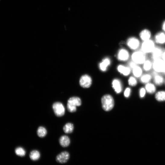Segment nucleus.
<instances>
[{
  "instance_id": "19",
  "label": "nucleus",
  "mask_w": 165,
  "mask_h": 165,
  "mask_svg": "<svg viewBox=\"0 0 165 165\" xmlns=\"http://www.w3.org/2000/svg\"><path fill=\"white\" fill-rule=\"evenodd\" d=\"M139 78L141 83L146 84L151 82L153 79V76L152 74L146 73L143 74Z\"/></svg>"
},
{
  "instance_id": "28",
  "label": "nucleus",
  "mask_w": 165,
  "mask_h": 165,
  "mask_svg": "<svg viewBox=\"0 0 165 165\" xmlns=\"http://www.w3.org/2000/svg\"><path fill=\"white\" fill-rule=\"evenodd\" d=\"M128 83L129 85L133 87L137 85L138 82L136 78L134 76H131L129 78Z\"/></svg>"
},
{
  "instance_id": "6",
  "label": "nucleus",
  "mask_w": 165,
  "mask_h": 165,
  "mask_svg": "<svg viewBox=\"0 0 165 165\" xmlns=\"http://www.w3.org/2000/svg\"><path fill=\"white\" fill-rule=\"evenodd\" d=\"M52 108L56 116L58 117H61L65 113V108L63 104L60 102H56L52 106Z\"/></svg>"
},
{
  "instance_id": "7",
  "label": "nucleus",
  "mask_w": 165,
  "mask_h": 165,
  "mask_svg": "<svg viewBox=\"0 0 165 165\" xmlns=\"http://www.w3.org/2000/svg\"><path fill=\"white\" fill-rule=\"evenodd\" d=\"M79 83L80 85L82 87L84 88H88L92 84V79L89 75H84L81 78Z\"/></svg>"
},
{
  "instance_id": "23",
  "label": "nucleus",
  "mask_w": 165,
  "mask_h": 165,
  "mask_svg": "<svg viewBox=\"0 0 165 165\" xmlns=\"http://www.w3.org/2000/svg\"><path fill=\"white\" fill-rule=\"evenodd\" d=\"M74 129V126L71 123H68L64 126L63 130L64 132L67 134L71 133L73 132Z\"/></svg>"
},
{
  "instance_id": "16",
  "label": "nucleus",
  "mask_w": 165,
  "mask_h": 165,
  "mask_svg": "<svg viewBox=\"0 0 165 165\" xmlns=\"http://www.w3.org/2000/svg\"><path fill=\"white\" fill-rule=\"evenodd\" d=\"M67 104L77 107L81 105V101L79 98L73 97L69 99L68 101Z\"/></svg>"
},
{
  "instance_id": "2",
  "label": "nucleus",
  "mask_w": 165,
  "mask_h": 165,
  "mask_svg": "<svg viewBox=\"0 0 165 165\" xmlns=\"http://www.w3.org/2000/svg\"><path fill=\"white\" fill-rule=\"evenodd\" d=\"M156 44L154 40L151 39L143 41V42L141 43L140 50L147 54H151L156 48Z\"/></svg>"
},
{
  "instance_id": "10",
  "label": "nucleus",
  "mask_w": 165,
  "mask_h": 165,
  "mask_svg": "<svg viewBox=\"0 0 165 165\" xmlns=\"http://www.w3.org/2000/svg\"><path fill=\"white\" fill-rule=\"evenodd\" d=\"M156 44L163 45L165 44V33L162 31L156 33L154 40Z\"/></svg>"
},
{
  "instance_id": "20",
  "label": "nucleus",
  "mask_w": 165,
  "mask_h": 165,
  "mask_svg": "<svg viewBox=\"0 0 165 165\" xmlns=\"http://www.w3.org/2000/svg\"><path fill=\"white\" fill-rule=\"evenodd\" d=\"M60 145L63 147H68L70 144V141L69 138L66 135L61 137L59 140Z\"/></svg>"
},
{
  "instance_id": "14",
  "label": "nucleus",
  "mask_w": 165,
  "mask_h": 165,
  "mask_svg": "<svg viewBox=\"0 0 165 165\" xmlns=\"http://www.w3.org/2000/svg\"><path fill=\"white\" fill-rule=\"evenodd\" d=\"M112 87L117 93H120L122 89V86L121 81L119 79H114L112 82Z\"/></svg>"
},
{
  "instance_id": "11",
  "label": "nucleus",
  "mask_w": 165,
  "mask_h": 165,
  "mask_svg": "<svg viewBox=\"0 0 165 165\" xmlns=\"http://www.w3.org/2000/svg\"><path fill=\"white\" fill-rule=\"evenodd\" d=\"M130 57L129 52L126 49H124L120 50L117 54V59L121 61H127Z\"/></svg>"
},
{
  "instance_id": "29",
  "label": "nucleus",
  "mask_w": 165,
  "mask_h": 165,
  "mask_svg": "<svg viewBox=\"0 0 165 165\" xmlns=\"http://www.w3.org/2000/svg\"><path fill=\"white\" fill-rule=\"evenodd\" d=\"M146 90L145 87H141L139 90V95L141 98H144L145 96Z\"/></svg>"
},
{
  "instance_id": "31",
  "label": "nucleus",
  "mask_w": 165,
  "mask_h": 165,
  "mask_svg": "<svg viewBox=\"0 0 165 165\" xmlns=\"http://www.w3.org/2000/svg\"><path fill=\"white\" fill-rule=\"evenodd\" d=\"M131 92V89L129 87L127 88L124 92V96L125 97H129L130 95Z\"/></svg>"
},
{
  "instance_id": "21",
  "label": "nucleus",
  "mask_w": 165,
  "mask_h": 165,
  "mask_svg": "<svg viewBox=\"0 0 165 165\" xmlns=\"http://www.w3.org/2000/svg\"><path fill=\"white\" fill-rule=\"evenodd\" d=\"M143 68L146 72H148L153 69V61L147 59L143 64Z\"/></svg>"
},
{
  "instance_id": "15",
  "label": "nucleus",
  "mask_w": 165,
  "mask_h": 165,
  "mask_svg": "<svg viewBox=\"0 0 165 165\" xmlns=\"http://www.w3.org/2000/svg\"><path fill=\"white\" fill-rule=\"evenodd\" d=\"M117 69L121 74L125 76L129 75L131 72V68L129 67L125 66L122 65H119L117 66Z\"/></svg>"
},
{
  "instance_id": "35",
  "label": "nucleus",
  "mask_w": 165,
  "mask_h": 165,
  "mask_svg": "<svg viewBox=\"0 0 165 165\" xmlns=\"http://www.w3.org/2000/svg\"><path fill=\"white\" fill-rule=\"evenodd\" d=\"M163 74L165 75V67Z\"/></svg>"
},
{
  "instance_id": "4",
  "label": "nucleus",
  "mask_w": 165,
  "mask_h": 165,
  "mask_svg": "<svg viewBox=\"0 0 165 165\" xmlns=\"http://www.w3.org/2000/svg\"><path fill=\"white\" fill-rule=\"evenodd\" d=\"M165 67V62L162 59H158L153 61V69L154 71L159 74L163 73Z\"/></svg>"
},
{
  "instance_id": "25",
  "label": "nucleus",
  "mask_w": 165,
  "mask_h": 165,
  "mask_svg": "<svg viewBox=\"0 0 165 165\" xmlns=\"http://www.w3.org/2000/svg\"><path fill=\"white\" fill-rule=\"evenodd\" d=\"M40 154L37 150L32 151L30 154V158L33 160L36 161L38 160L40 157Z\"/></svg>"
},
{
  "instance_id": "30",
  "label": "nucleus",
  "mask_w": 165,
  "mask_h": 165,
  "mask_svg": "<svg viewBox=\"0 0 165 165\" xmlns=\"http://www.w3.org/2000/svg\"><path fill=\"white\" fill-rule=\"evenodd\" d=\"M67 108L68 111L71 113L75 112L77 110V107L67 104Z\"/></svg>"
},
{
  "instance_id": "24",
  "label": "nucleus",
  "mask_w": 165,
  "mask_h": 165,
  "mask_svg": "<svg viewBox=\"0 0 165 165\" xmlns=\"http://www.w3.org/2000/svg\"><path fill=\"white\" fill-rule=\"evenodd\" d=\"M155 97L158 101L161 102L165 101V91H158L156 93Z\"/></svg>"
},
{
  "instance_id": "18",
  "label": "nucleus",
  "mask_w": 165,
  "mask_h": 165,
  "mask_svg": "<svg viewBox=\"0 0 165 165\" xmlns=\"http://www.w3.org/2000/svg\"><path fill=\"white\" fill-rule=\"evenodd\" d=\"M143 68L138 65L132 69V72L134 76L136 78H140L143 75Z\"/></svg>"
},
{
  "instance_id": "13",
  "label": "nucleus",
  "mask_w": 165,
  "mask_h": 165,
  "mask_svg": "<svg viewBox=\"0 0 165 165\" xmlns=\"http://www.w3.org/2000/svg\"><path fill=\"white\" fill-rule=\"evenodd\" d=\"M139 37L141 40L144 41L151 39L152 34L149 30L145 29L140 32Z\"/></svg>"
},
{
  "instance_id": "22",
  "label": "nucleus",
  "mask_w": 165,
  "mask_h": 165,
  "mask_svg": "<svg viewBox=\"0 0 165 165\" xmlns=\"http://www.w3.org/2000/svg\"><path fill=\"white\" fill-rule=\"evenodd\" d=\"M145 88L147 92L151 94L154 93L156 90V85L151 82L145 84Z\"/></svg>"
},
{
  "instance_id": "3",
  "label": "nucleus",
  "mask_w": 165,
  "mask_h": 165,
  "mask_svg": "<svg viewBox=\"0 0 165 165\" xmlns=\"http://www.w3.org/2000/svg\"><path fill=\"white\" fill-rule=\"evenodd\" d=\"M103 108L106 111H110L114 106V101L113 97L110 95H106L104 96L102 99Z\"/></svg>"
},
{
  "instance_id": "1",
  "label": "nucleus",
  "mask_w": 165,
  "mask_h": 165,
  "mask_svg": "<svg viewBox=\"0 0 165 165\" xmlns=\"http://www.w3.org/2000/svg\"><path fill=\"white\" fill-rule=\"evenodd\" d=\"M147 55L141 50H137L132 53V59L138 65H143L147 59Z\"/></svg>"
},
{
  "instance_id": "8",
  "label": "nucleus",
  "mask_w": 165,
  "mask_h": 165,
  "mask_svg": "<svg viewBox=\"0 0 165 165\" xmlns=\"http://www.w3.org/2000/svg\"><path fill=\"white\" fill-rule=\"evenodd\" d=\"M164 50L161 47L156 46L154 50L151 53V58L152 61L162 59Z\"/></svg>"
},
{
  "instance_id": "36",
  "label": "nucleus",
  "mask_w": 165,
  "mask_h": 165,
  "mask_svg": "<svg viewBox=\"0 0 165 165\" xmlns=\"http://www.w3.org/2000/svg\"><path fill=\"white\" fill-rule=\"evenodd\" d=\"M164 83H165V79Z\"/></svg>"
},
{
  "instance_id": "12",
  "label": "nucleus",
  "mask_w": 165,
  "mask_h": 165,
  "mask_svg": "<svg viewBox=\"0 0 165 165\" xmlns=\"http://www.w3.org/2000/svg\"><path fill=\"white\" fill-rule=\"evenodd\" d=\"M70 157L69 153L67 151H64L58 155L56 157V161L60 163H66Z\"/></svg>"
},
{
  "instance_id": "9",
  "label": "nucleus",
  "mask_w": 165,
  "mask_h": 165,
  "mask_svg": "<svg viewBox=\"0 0 165 165\" xmlns=\"http://www.w3.org/2000/svg\"><path fill=\"white\" fill-rule=\"evenodd\" d=\"M152 75L153 76L154 83L156 85L160 86L164 83L165 79L160 74L153 71Z\"/></svg>"
},
{
  "instance_id": "33",
  "label": "nucleus",
  "mask_w": 165,
  "mask_h": 165,
  "mask_svg": "<svg viewBox=\"0 0 165 165\" xmlns=\"http://www.w3.org/2000/svg\"><path fill=\"white\" fill-rule=\"evenodd\" d=\"M162 28L163 32L165 33V21L163 23Z\"/></svg>"
},
{
  "instance_id": "5",
  "label": "nucleus",
  "mask_w": 165,
  "mask_h": 165,
  "mask_svg": "<svg viewBox=\"0 0 165 165\" xmlns=\"http://www.w3.org/2000/svg\"><path fill=\"white\" fill-rule=\"evenodd\" d=\"M127 44L129 48L133 50H137L141 45L139 40L134 37L129 38L127 41Z\"/></svg>"
},
{
  "instance_id": "34",
  "label": "nucleus",
  "mask_w": 165,
  "mask_h": 165,
  "mask_svg": "<svg viewBox=\"0 0 165 165\" xmlns=\"http://www.w3.org/2000/svg\"><path fill=\"white\" fill-rule=\"evenodd\" d=\"M162 59L165 62V50H164L163 54Z\"/></svg>"
},
{
  "instance_id": "26",
  "label": "nucleus",
  "mask_w": 165,
  "mask_h": 165,
  "mask_svg": "<svg viewBox=\"0 0 165 165\" xmlns=\"http://www.w3.org/2000/svg\"><path fill=\"white\" fill-rule=\"evenodd\" d=\"M37 133L39 137L40 138H43L45 137L46 135L47 131L44 127L40 126L38 128Z\"/></svg>"
},
{
  "instance_id": "27",
  "label": "nucleus",
  "mask_w": 165,
  "mask_h": 165,
  "mask_svg": "<svg viewBox=\"0 0 165 165\" xmlns=\"http://www.w3.org/2000/svg\"><path fill=\"white\" fill-rule=\"evenodd\" d=\"M16 154L20 157L24 156L26 154L25 150L21 147L17 148L15 150Z\"/></svg>"
},
{
  "instance_id": "32",
  "label": "nucleus",
  "mask_w": 165,
  "mask_h": 165,
  "mask_svg": "<svg viewBox=\"0 0 165 165\" xmlns=\"http://www.w3.org/2000/svg\"><path fill=\"white\" fill-rule=\"evenodd\" d=\"M137 65L136 63L132 61L130 62L129 63V67L131 69H132L135 67Z\"/></svg>"
},
{
  "instance_id": "17",
  "label": "nucleus",
  "mask_w": 165,
  "mask_h": 165,
  "mask_svg": "<svg viewBox=\"0 0 165 165\" xmlns=\"http://www.w3.org/2000/svg\"><path fill=\"white\" fill-rule=\"evenodd\" d=\"M110 64L111 61L110 59L107 58H105L100 63L99 68L102 71H106Z\"/></svg>"
}]
</instances>
